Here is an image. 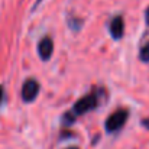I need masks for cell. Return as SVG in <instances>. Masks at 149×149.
<instances>
[{
  "mask_svg": "<svg viewBox=\"0 0 149 149\" xmlns=\"http://www.w3.org/2000/svg\"><path fill=\"white\" fill-rule=\"evenodd\" d=\"M52 51H54V44H52L51 38L49 36L42 38L39 41V44H38V54H39L41 59L42 61H48L51 58V55H52Z\"/></svg>",
  "mask_w": 149,
  "mask_h": 149,
  "instance_id": "cell-5",
  "label": "cell"
},
{
  "mask_svg": "<svg viewBox=\"0 0 149 149\" xmlns=\"http://www.w3.org/2000/svg\"><path fill=\"white\" fill-rule=\"evenodd\" d=\"M127 117H129L127 110H117V111H114L113 114H110L107 117V120L104 123L106 132L107 133H116V132H119L125 126Z\"/></svg>",
  "mask_w": 149,
  "mask_h": 149,
  "instance_id": "cell-2",
  "label": "cell"
},
{
  "mask_svg": "<svg viewBox=\"0 0 149 149\" xmlns=\"http://www.w3.org/2000/svg\"><path fill=\"white\" fill-rule=\"evenodd\" d=\"M104 94H106L104 88H97V90H94L93 93H90V94L81 97V99L72 106V109H71L70 111H67V113L64 114V117H62V125H64V126H70V125L74 123V120H75L78 116H83V114H86L87 111H91V110L97 109L100 104L103 103V96H104Z\"/></svg>",
  "mask_w": 149,
  "mask_h": 149,
  "instance_id": "cell-1",
  "label": "cell"
},
{
  "mask_svg": "<svg viewBox=\"0 0 149 149\" xmlns=\"http://www.w3.org/2000/svg\"><path fill=\"white\" fill-rule=\"evenodd\" d=\"M109 32L111 35V38L114 41H119L123 38V33H125V22H123V17L122 16H116L110 20V25H109Z\"/></svg>",
  "mask_w": 149,
  "mask_h": 149,
  "instance_id": "cell-4",
  "label": "cell"
},
{
  "mask_svg": "<svg viewBox=\"0 0 149 149\" xmlns=\"http://www.w3.org/2000/svg\"><path fill=\"white\" fill-rule=\"evenodd\" d=\"M139 58H141V61H143V62H149V42H146V44L141 48Z\"/></svg>",
  "mask_w": 149,
  "mask_h": 149,
  "instance_id": "cell-6",
  "label": "cell"
},
{
  "mask_svg": "<svg viewBox=\"0 0 149 149\" xmlns=\"http://www.w3.org/2000/svg\"><path fill=\"white\" fill-rule=\"evenodd\" d=\"M39 83L33 78H28L22 86V100L25 103H32L39 94Z\"/></svg>",
  "mask_w": 149,
  "mask_h": 149,
  "instance_id": "cell-3",
  "label": "cell"
},
{
  "mask_svg": "<svg viewBox=\"0 0 149 149\" xmlns=\"http://www.w3.org/2000/svg\"><path fill=\"white\" fill-rule=\"evenodd\" d=\"M3 97H4V91H3V87H0V104L3 101Z\"/></svg>",
  "mask_w": 149,
  "mask_h": 149,
  "instance_id": "cell-9",
  "label": "cell"
},
{
  "mask_svg": "<svg viewBox=\"0 0 149 149\" xmlns=\"http://www.w3.org/2000/svg\"><path fill=\"white\" fill-rule=\"evenodd\" d=\"M41 1H42V0H36V3H35V7H36V6H38V4H39Z\"/></svg>",
  "mask_w": 149,
  "mask_h": 149,
  "instance_id": "cell-10",
  "label": "cell"
},
{
  "mask_svg": "<svg viewBox=\"0 0 149 149\" xmlns=\"http://www.w3.org/2000/svg\"><path fill=\"white\" fill-rule=\"evenodd\" d=\"M142 126H143V127H146V129L149 130V117H148V119H143V120H142Z\"/></svg>",
  "mask_w": 149,
  "mask_h": 149,
  "instance_id": "cell-7",
  "label": "cell"
},
{
  "mask_svg": "<svg viewBox=\"0 0 149 149\" xmlns=\"http://www.w3.org/2000/svg\"><path fill=\"white\" fill-rule=\"evenodd\" d=\"M67 149H80V148H77V146H70V148H67Z\"/></svg>",
  "mask_w": 149,
  "mask_h": 149,
  "instance_id": "cell-11",
  "label": "cell"
},
{
  "mask_svg": "<svg viewBox=\"0 0 149 149\" xmlns=\"http://www.w3.org/2000/svg\"><path fill=\"white\" fill-rule=\"evenodd\" d=\"M145 20H146V23H148V26H149V7L146 9V12H145Z\"/></svg>",
  "mask_w": 149,
  "mask_h": 149,
  "instance_id": "cell-8",
  "label": "cell"
}]
</instances>
